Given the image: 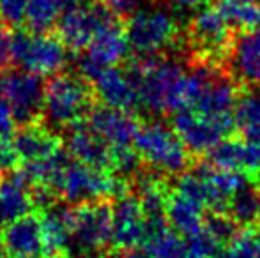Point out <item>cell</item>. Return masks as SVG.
I'll list each match as a JSON object with an SVG mask.
<instances>
[{"label":"cell","instance_id":"1","mask_svg":"<svg viewBox=\"0 0 260 258\" xmlns=\"http://www.w3.org/2000/svg\"><path fill=\"white\" fill-rule=\"evenodd\" d=\"M122 65L137 85L142 108L154 115L189 108L188 71L179 60L161 55H135Z\"/></svg>","mask_w":260,"mask_h":258},{"label":"cell","instance_id":"2","mask_svg":"<svg viewBox=\"0 0 260 258\" xmlns=\"http://www.w3.org/2000/svg\"><path fill=\"white\" fill-rule=\"evenodd\" d=\"M94 83L78 71H60L45 82L43 119L52 129L68 131L85 122L98 106Z\"/></svg>","mask_w":260,"mask_h":258},{"label":"cell","instance_id":"3","mask_svg":"<svg viewBox=\"0 0 260 258\" xmlns=\"http://www.w3.org/2000/svg\"><path fill=\"white\" fill-rule=\"evenodd\" d=\"M53 190L60 200L80 205V203L119 198L127 193L129 180L108 170L94 168L71 159L57 177Z\"/></svg>","mask_w":260,"mask_h":258},{"label":"cell","instance_id":"4","mask_svg":"<svg viewBox=\"0 0 260 258\" xmlns=\"http://www.w3.org/2000/svg\"><path fill=\"white\" fill-rule=\"evenodd\" d=\"M133 147L142 161L161 173H182L189 165V151L177 136L174 128L163 122H142Z\"/></svg>","mask_w":260,"mask_h":258},{"label":"cell","instance_id":"5","mask_svg":"<svg viewBox=\"0 0 260 258\" xmlns=\"http://www.w3.org/2000/svg\"><path fill=\"white\" fill-rule=\"evenodd\" d=\"M69 50L57 32L32 34L25 27L13 28L14 65L39 76H53L68 65Z\"/></svg>","mask_w":260,"mask_h":258},{"label":"cell","instance_id":"6","mask_svg":"<svg viewBox=\"0 0 260 258\" xmlns=\"http://www.w3.org/2000/svg\"><path fill=\"white\" fill-rule=\"evenodd\" d=\"M129 46L137 55H159L179 39V25L165 9L133 11L126 16Z\"/></svg>","mask_w":260,"mask_h":258},{"label":"cell","instance_id":"7","mask_svg":"<svg viewBox=\"0 0 260 258\" xmlns=\"http://www.w3.org/2000/svg\"><path fill=\"white\" fill-rule=\"evenodd\" d=\"M0 96L6 97L13 108L16 128L28 122L45 121V82L39 75L18 67L0 72Z\"/></svg>","mask_w":260,"mask_h":258},{"label":"cell","instance_id":"8","mask_svg":"<svg viewBox=\"0 0 260 258\" xmlns=\"http://www.w3.org/2000/svg\"><path fill=\"white\" fill-rule=\"evenodd\" d=\"M112 241V203L108 200L80 203L73 209L71 249L92 253Z\"/></svg>","mask_w":260,"mask_h":258},{"label":"cell","instance_id":"9","mask_svg":"<svg viewBox=\"0 0 260 258\" xmlns=\"http://www.w3.org/2000/svg\"><path fill=\"white\" fill-rule=\"evenodd\" d=\"M234 126L236 122L216 121L191 108L175 112L172 117V128L186 145V149L193 154L211 152L219 141L232 133Z\"/></svg>","mask_w":260,"mask_h":258},{"label":"cell","instance_id":"10","mask_svg":"<svg viewBox=\"0 0 260 258\" xmlns=\"http://www.w3.org/2000/svg\"><path fill=\"white\" fill-rule=\"evenodd\" d=\"M147 237V219L137 195H122L112 203V242L119 249H135Z\"/></svg>","mask_w":260,"mask_h":258},{"label":"cell","instance_id":"11","mask_svg":"<svg viewBox=\"0 0 260 258\" xmlns=\"http://www.w3.org/2000/svg\"><path fill=\"white\" fill-rule=\"evenodd\" d=\"M189 38L200 55L216 59L229 50L230 25L219 7H200L189 21Z\"/></svg>","mask_w":260,"mask_h":258},{"label":"cell","instance_id":"12","mask_svg":"<svg viewBox=\"0 0 260 258\" xmlns=\"http://www.w3.org/2000/svg\"><path fill=\"white\" fill-rule=\"evenodd\" d=\"M2 242L11 258H41L46 248L41 214H25L2 230Z\"/></svg>","mask_w":260,"mask_h":258},{"label":"cell","instance_id":"13","mask_svg":"<svg viewBox=\"0 0 260 258\" xmlns=\"http://www.w3.org/2000/svg\"><path fill=\"white\" fill-rule=\"evenodd\" d=\"M13 143L21 159V165L38 163L52 158L64 149V138L55 133L45 121L18 126L13 134Z\"/></svg>","mask_w":260,"mask_h":258},{"label":"cell","instance_id":"14","mask_svg":"<svg viewBox=\"0 0 260 258\" xmlns=\"http://www.w3.org/2000/svg\"><path fill=\"white\" fill-rule=\"evenodd\" d=\"M94 89L98 94V101L105 106L129 114H137L142 108L137 85L129 78L126 69H120L119 65L106 67L94 82Z\"/></svg>","mask_w":260,"mask_h":258},{"label":"cell","instance_id":"15","mask_svg":"<svg viewBox=\"0 0 260 258\" xmlns=\"http://www.w3.org/2000/svg\"><path fill=\"white\" fill-rule=\"evenodd\" d=\"M87 122L110 147L133 145L137 131L142 124L137 114L115 110V108L105 106L101 103H98V106L89 115Z\"/></svg>","mask_w":260,"mask_h":258},{"label":"cell","instance_id":"16","mask_svg":"<svg viewBox=\"0 0 260 258\" xmlns=\"http://www.w3.org/2000/svg\"><path fill=\"white\" fill-rule=\"evenodd\" d=\"M129 50L126 18L117 16L96 32L87 52L83 53L103 67H113V65H122L129 59Z\"/></svg>","mask_w":260,"mask_h":258},{"label":"cell","instance_id":"17","mask_svg":"<svg viewBox=\"0 0 260 258\" xmlns=\"http://www.w3.org/2000/svg\"><path fill=\"white\" fill-rule=\"evenodd\" d=\"M66 151L73 159L94 168L112 172V147L89 126V122H80L66 131Z\"/></svg>","mask_w":260,"mask_h":258},{"label":"cell","instance_id":"18","mask_svg":"<svg viewBox=\"0 0 260 258\" xmlns=\"http://www.w3.org/2000/svg\"><path fill=\"white\" fill-rule=\"evenodd\" d=\"M195 172L202 180L206 205L216 210L229 207L234 195L250 186L251 182V177L248 173L218 168L214 165H200L199 168H195Z\"/></svg>","mask_w":260,"mask_h":258},{"label":"cell","instance_id":"19","mask_svg":"<svg viewBox=\"0 0 260 258\" xmlns=\"http://www.w3.org/2000/svg\"><path fill=\"white\" fill-rule=\"evenodd\" d=\"M237 101L239 97H237V89L234 82L212 72L206 89L200 94L199 101L191 110L199 112L206 117L216 119V121L236 122L234 114H236Z\"/></svg>","mask_w":260,"mask_h":258},{"label":"cell","instance_id":"20","mask_svg":"<svg viewBox=\"0 0 260 258\" xmlns=\"http://www.w3.org/2000/svg\"><path fill=\"white\" fill-rule=\"evenodd\" d=\"M30 186L32 182L21 168L0 175V223L7 225L34 209Z\"/></svg>","mask_w":260,"mask_h":258},{"label":"cell","instance_id":"21","mask_svg":"<svg viewBox=\"0 0 260 258\" xmlns=\"http://www.w3.org/2000/svg\"><path fill=\"white\" fill-rule=\"evenodd\" d=\"M230 71L246 85H260V28L241 32L229 50Z\"/></svg>","mask_w":260,"mask_h":258},{"label":"cell","instance_id":"22","mask_svg":"<svg viewBox=\"0 0 260 258\" xmlns=\"http://www.w3.org/2000/svg\"><path fill=\"white\" fill-rule=\"evenodd\" d=\"M43 234H45L46 248L50 251H64L71 249L73 239V209L57 205L41 212Z\"/></svg>","mask_w":260,"mask_h":258},{"label":"cell","instance_id":"23","mask_svg":"<svg viewBox=\"0 0 260 258\" xmlns=\"http://www.w3.org/2000/svg\"><path fill=\"white\" fill-rule=\"evenodd\" d=\"M204 207H206L204 203L175 191L174 195L168 196L167 219L175 232L186 237L204 227Z\"/></svg>","mask_w":260,"mask_h":258},{"label":"cell","instance_id":"24","mask_svg":"<svg viewBox=\"0 0 260 258\" xmlns=\"http://www.w3.org/2000/svg\"><path fill=\"white\" fill-rule=\"evenodd\" d=\"M144 242L149 258H184V241L181 234L167 227V223L149 227Z\"/></svg>","mask_w":260,"mask_h":258},{"label":"cell","instance_id":"25","mask_svg":"<svg viewBox=\"0 0 260 258\" xmlns=\"http://www.w3.org/2000/svg\"><path fill=\"white\" fill-rule=\"evenodd\" d=\"M60 14V0H28L23 27L32 34H50L57 28Z\"/></svg>","mask_w":260,"mask_h":258},{"label":"cell","instance_id":"26","mask_svg":"<svg viewBox=\"0 0 260 258\" xmlns=\"http://www.w3.org/2000/svg\"><path fill=\"white\" fill-rule=\"evenodd\" d=\"M211 165L246 173V140H221L209 152Z\"/></svg>","mask_w":260,"mask_h":258},{"label":"cell","instance_id":"27","mask_svg":"<svg viewBox=\"0 0 260 258\" xmlns=\"http://www.w3.org/2000/svg\"><path fill=\"white\" fill-rule=\"evenodd\" d=\"M229 212L236 223L255 227L260 223V193L251 186H246L230 200Z\"/></svg>","mask_w":260,"mask_h":258},{"label":"cell","instance_id":"28","mask_svg":"<svg viewBox=\"0 0 260 258\" xmlns=\"http://www.w3.org/2000/svg\"><path fill=\"white\" fill-rule=\"evenodd\" d=\"M234 119L244 138H260V92H251L241 97L237 101Z\"/></svg>","mask_w":260,"mask_h":258},{"label":"cell","instance_id":"29","mask_svg":"<svg viewBox=\"0 0 260 258\" xmlns=\"http://www.w3.org/2000/svg\"><path fill=\"white\" fill-rule=\"evenodd\" d=\"M219 11L232 28H237L241 32L260 28V6L257 4L223 2L219 6Z\"/></svg>","mask_w":260,"mask_h":258},{"label":"cell","instance_id":"30","mask_svg":"<svg viewBox=\"0 0 260 258\" xmlns=\"http://www.w3.org/2000/svg\"><path fill=\"white\" fill-rule=\"evenodd\" d=\"M221 258H260V228L250 227V230L237 234Z\"/></svg>","mask_w":260,"mask_h":258},{"label":"cell","instance_id":"31","mask_svg":"<svg viewBox=\"0 0 260 258\" xmlns=\"http://www.w3.org/2000/svg\"><path fill=\"white\" fill-rule=\"evenodd\" d=\"M219 242L212 237L206 228L186 235L184 258H214L219 251Z\"/></svg>","mask_w":260,"mask_h":258},{"label":"cell","instance_id":"32","mask_svg":"<svg viewBox=\"0 0 260 258\" xmlns=\"http://www.w3.org/2000/svg\"><path fill=\"white\" fill-rule=\"evenodd\" d=\"M204 228L219 244L230 242L237 235V223L230 216H226V214H212V216L206 217Z\"/></svg>","mask_w":260,"mask_h":258},{"label":"cell","instance_id":"33","mask_svg":"<svg viewBox=\"0 0 260 258\" xmlns=\"http://www.w3.org/2000/svg\"><path fill=\"white\" fill-rule=\"evenodd\" d=\"M28 0H0V21L9 28L23 27Z\"/></svg>","mask_w":260,"mask_h":258},{"label":"cell","instance_id":"34","mask_svg":"<svg viewBox=\"0 0 260 258\" xmlns=\"http://www.w3.org/2000/svg\"><path fill=\"white\" fill-rule=\"evenodd\" d=\"M21 166V159L13 143V136H0V173H7L18 170Z\"/></svg>","mask_w":260,"mask_h":258},{"label":"cell","instance_id":"35","mask_svg":"<svg viewBox=\"0 0 260 258\" xmlns=\"http://www.w3.org/2000/svg\"><path fill=\"white\" fill-rule=\"evenodd\" d=\"M14 67L13 60V28L0 21V72Z\"/></svg>","mask_w":260,"mask_h":258},{"label":"cell","instance_id":"36","mask_svg":"<svg viewBox=\"0 0 260 258\" xmlns=\"http://www.w3.org/2000/svg\"><path fill=\"white\" fill-rule=\"evenodd\" d=\"M16 131V119L13 108L4 96H0V136L11 138Z\"/></svg>","mask_w":260,"mask_h":258},{"label":"cell","instance_id":"37","mask_svg":"<svg viewBox=\"0 0 260 258\" xmlns=\"http://www.w3.org/2000/svg\"><path fill=\"white\" fill-rule=\"evenodd\" d=\"M138 2H142V0H110L108 4L120 14V16L126 18V16H129V14L133 13L135 6H137Z\"/></svg>","mask_w":260,"mask_h":258},{"label":"cell","instance_id":"38","mask_svg":"<svg viewBox=\"0 0 260 258\" xmlns=\"http://www.w3.org/2000/svg\"><path fill=\"white\" fill-rule=\"evenodd\" d=\"M174 9L177 11H197L207 4V0H168Z\"/></svg>","mask_w":260,"mask_h":258},{"label":"cell","instance_id":"39","mask_svg":"<svg viewBox=\"0 0 260 258\" xmlns=\"http://www.w3.org/2000/svg\"><path fill=\"white\" fill-rule=\"evenodd\" d=\"M119 258H149L145 251H138V249H126L122 253V256Z\"/></svg>","mask_w":260,"mask_h":258},{"label":"cell","instance_id":"40","mask_svg":"<svg viewBox=\"0 0 260 258\" xmlns=\"http://www.w3.org/2000/svg\"><path fill=\"white\" fill-rule=\"evenodd\" d=\"M223 2H234V4H257L260 0H223Z\"/></svg>","mask_w":260,"mask_h":258},{"label":"cell","instance_id":"41","mask_svg":"<svg viewBox=\"0 0 260 258\" xmlns=\"http://www.w3.org/2000/svg\"><path fill=\"white\" fill-rule=\"evenodd\" d=\"M6 248H4V242H2V239H0V258H6Z\"/></svg>","mask_w":260,"mask_h":258},{"label":"cell","instance_id":"42","mask_svg":"<svg viewBox=\"0 0 260 258\" xmlns=\"http://www.w3.org/2000/svg\"><path fill=\"white\" fill-rule=\"evenodd\" d=\"M85 4H98V2H110V0H82Z\"/></svg>","mask_w":260,"mask_h":258},{"label":"cell","instance_id":"43","mask_svg":"<svg viewBox=\"0 0 260 258\" xmlns=\"http://www.w3.org/2000/svg\"><path fill=\"white\" fill-rule=\"evenodd\" d=\"M83 258H105V256H98V255H87V256H83Z\"/></svg>","mask_w":260,"mask_h":258},{"label":"cell","instance_id":"44","mask_svg":"<svg viewBox=\"0 0 260 258\" xmlns=\"http://www.w3.org/2000/svg\"><path fill=\"white\" fill-rule=\"evenodd\" d=\"M46 258H62V256H58V255H52V256H46Z\"/></svg>","mask_w":260,"mask_h":258}]
</instances>
